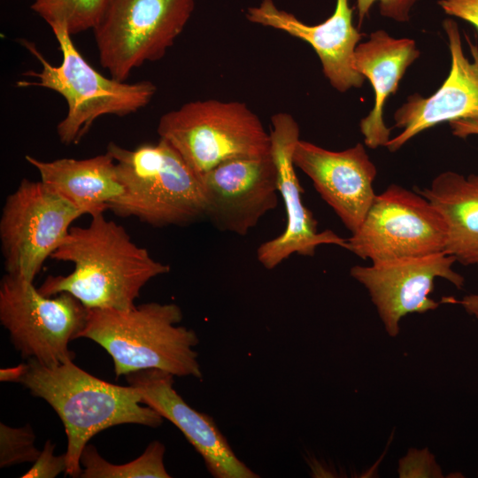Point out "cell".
I'll return each mask as SVG.
<instances>
[{
    "instance_id": "8",
    "label": "cell",
    "mask_w": 478,
    "mask_h": 478,
    "mask_svg": "<svg viewBox=\"0 0 478 478\" xmlns=\"http://www.w3.org/2000/svg\"><path fill=\"white\" fill-rule=\"evenodd\" d=\"M87 313L70 293L46 297L33 281L7 273L0 281V322L24 358L46 366L73 361L69 343L82 329Z\"/></svg>"
},
{
    "instance_id": "29",
    "label": "cell",
    "mask_w": 478,
    "mask_h": 478,
    "mask_svg": "<svg viewBox=\"0 0 478 478\" xmlns=\"http://www.w3.org/2000/svg\"><path fill=\"white\" fill-rule=\"evenodd\" d=\"M443 303L459 305L469 314L478 320V293L464 296L461 299L452 297H443Z\"/></svg>"
},
{
    "instance_id": "2",
    "label": "cell",
    "mask_w": 478,
    "mask_h": 478,
    "mask_svg": "<svg viewBox=\"0 0 478 478\" xmlns=\"http://www.w3.org/2000/svg\"><path fill=\"white\" fill-rule=\"evenodd\" d=\"M19 383L45 400L62 420L67 437L66 474L71 477H80L81 452L102 430L121 424L157 428L163 423L157 411L143 405L135 387L98 379L73 361L46 366L30 358Z\"/></svg>"
},
{
    "instance_id": "11",
    "label": "cell",
    "mask_w": 478,
    "mask_h": 478,
    "mask_svg": "<svg viewBox=\"0 0 478 478\" xmlns=\"http://www.w3.org/2000/svg\"><path fill=\"white\" fill-rule=\"evenodd\" d=\"M453 256L444 251L414 258L354 266L351 276L368 291L387 334L396 337L399 322L409 313L436 310L439 303L429 297L435 280L443 278L462 289L464 277L453 270Z\"/></svg>"
},
{
    "instance_id": "10",
    "label": "cell",
    "mask_w": 478,
    "mask_h": 478,
    "mask_svg": "<svg viewBox=\"0 0 478 478\" xmlns=\"http://www.w3.org/2000/svg\"><path fill=\"white\" fill-rule=\"evenodd\" d=\"M447 228L436 207L416 190L389 185L376 195L346 250L372 263L444 251Z\"/></svg>"
},
{
    "instance_id": "13",
    "label": "cell",
    "mask_w": 478,
    "mask_h": 478,
    "mask_svg": "<svg viewBox=\"0 0 478 478\" xmlns=\"http://www.w3.org/2000/svg\"><path fill=\"white\" fill-rule=\"evenodd\" d=\"M205 219L222 232L245 235L278 204L271 153L223 162L200 175Z\"/></svg>"
},
{
    "instance_id": "7",
    "label": "cell",
    "mask_w": 478,
    "mask_h": 478,
    "mask_svg": "<svg viewBox=\"0 0 478 478\" xmlns=\"http://www.w3.org/2000/svg\"><path fill=\"white\" fill-rule=\"evenodd\" d=\"M195 0H109L93 28L101 66L125 81L164 57L188 23Z\"/></svg>"
},
{
    "instance_id": "26",
    "label": "cell",
    "mask_w": 478,
    "mask_h": 478,
    "mask_svg": "<svg viewBox=\"0 0 478 478\" xmlns=\"http://www.w3.org/2000/svg\"><path fill=\"white\" fill-rule=\"evenodd\" d=\"M398 473L400 477L443 476L433 455L427 449L414 450V452L411 450V452L400 459Z\"/></svg>"
},
{
    "instance_id": "5",
    "label": "cell",
    "mask_w": 478,
    "mask_h": 478,
    "mask_svg": "<svg viewBox=\"0 0 478 478\" xmlns=\"http://www.w3.org/2000/svg\"><path fill=\"white\" fill-rule=\"evenodd\" d=\"M50 27L62 53L61 64L51 65L34 42L20 39V44L41 63L42 69L24 73V76L35 81H20L17 86L48 89L65 98L67 113L57 126L62 143L78 144L101 116H127L151 101L157 91L153 82L128 83L104 76L83 58L66 28Z\"/></svg>"
},
{
    "instance_id": "24",
    "label": "cell",
    "mask_w": 478,
    "mask_h": 478,
    "mask_svg": "<svg viewBox=\"0 0 478 478\" xmlns=\"http://www.w3.org/2000/svg\"><path fill=\"white\" fill-rule=\"evenodd\" d=\"M419 0H357L358 28H360L364 19L368 17L371 7L378 3L379 11L382 17L397 22H407L410 12Z\"/></svg>"
},
{
    "instance_id": "18",
    "label": "cell",
    "mask_w": 478,
    "mask_h": 478,
    "mask_svg": "<svg viewBox=\"0 0 478 478\" xmlns=\"http://www.w3.org/2000/svg\"><path fill=\"white\" fill-rule=\"evenodd\" d=\"M420 54L414 40L397 39L384 30L372 32L366 42L357 45L354 68L369 80L374 93V107L359 123L368 148L386 147L390 140V128L383 120L385 103L397 92L407 68Z\"/></svg>"
},
{
    "instance_id": "22",
    "label": "cell",
    "mask_w": 478,
    "mask_h": 478,
    "mask_svg": "<svg viewBox=\"0 0 478 478\" xmlns=\"http://www.w3.org/2000/svg\"><path fill=\"white\" fill-rule=\"evenodd\" d=\"M109 0H33L31 8L50 27L59 26L73 35L92 29Z\"/></svg>"
},
{
    "instance_id": "9",
    "label": "cell",
    "mask_w": 478,
    "mask_h": 478,
    "mask_svg": "<svg viewBox=\"0 0 478 478\" xmlns=\"http://www.w3.org/2000/svg\"><path fill=\"white\" fill-rule=\"evenodd\" d=\"M85 212L42 181L23 179L4 202L0 242L5 272L33 281Z\"/></svg>"
},
{
    "instance_id": "30",
    "label": "cell",
    "mask_w": 478,
    "mask_h": 478,
    "mask_svg": "<svg viewBox=\"0 0 478 478\" xmlns=\"http://www.w3.org/2000/svg\"><path fill=\"white\" fill-rule=\"evenodd\" d=\"M27 369V364H19L16 366L0 369V381L10 382H20L21 378Z\"/></svg>"
},
{
    "instance_id": "19",
    "label": "cell",
    "mask_w": 478,
    "mask_h": 478,
    "mask_svg": "<svg viewBox=\"0 0 478 478\" xmlns=\"http://www.w3.org/2000/svg\"><path fill=\"white\" fill-rule=\"evenodd\" d=\"M46 186L90 216L104 212L124 194L113 157L106 151L92 158L44 161L27 155Z\"/></svg>"
},
{
    "instance_id": "12",
    "label": "cell",
    "mask_w": 478,
    "mask_h": 478,
    "mask_svg": "<svg viewBox=\"0 0 478 478\" xmlns=\"http://www.w3.org/2000/svg\"><path fill=\"white\" fill-rule=\"evenodd\" d=\"M271 156L277 171L278 192L285 207L286 226L281 234L257 249V259L267 270L274 269L293 254L313 256L322 244L347 248V238L332 230H318L317 220L303 202L304 189L293 161L300 139L297 122L290 114L279 112L271 117Z\"/></svg>"
},
{
    "instance_id": "3",
    "label": "cell",
    "mask_w": 478,
    "mask_h": 478,
    "mask_svg": "<svg viewBox=\"0 0 478 478\" xmlns=\"http://www.w3.org/2000/svg\"><path fill=\"white\" fill-rule=\"evenodd\" d=\"M182 311L173 303L149 302L127 310L88 309L78 338H89L112 357L116 377L160 369L173 376L202 378L194 348L197 333L180 326Z\"/></svg>"
},
{
    "instance_id": "16",
    "label": "cell",
    "mask_w": 478,
    "mask_h": 478,
    "mask_svg": "<svg viewBox=\"0 0 478 478\" xmlns=\"http://www.w3.org/2000/svg\"><path fill=\"white\" fill-rule=\"evenodd\" d=\"M143 403L171 421L201 455L215 478H258L241 461L213 420L189 406L173 388V375L160 369H145L126 375Z\"/></svg>"
},
{
    "instance_id": "21",
    "label": "cell",
    "mask_w": 478,
    "mask_h": 478,
    "mask_svg": "<svg viewBox=\"0 0 478 478\" xmlns=\"http://www.w3.org/2000/svg\"><path fill=\"white\" fill-rule=\"evenodd\" d=\"M165 445L151 442L137 459L120 465L108 462L96 448L87 444L80 457L82 478H169L164 465Z\"/></svg>"
},
{
    "instance_id": "20",
    "label": "cell",
    "mask_w": 478,
    "mask_h": 478,
    "mask_svg": "<svg viewBox=\"0 0 478 478\" xmlns=\"http://www.w3.org/2000/svg\"><path fill=\"white\" fill-rule=\"evenodd\" d=\"M432 203L444 219V252L456 262L478 267V173L465 176L446 171L429 187L415 189Z\"/></svg>"
},
{
    "instance_id": "1",
    "label": "cell",
    "mask_w": 478,
    "mask_h": 478,
    "mask_svg": "<svg viewBox=\"0 0 478 478\" xmlns=\"http://www.w3.org/2000/svg\"><path fill=\"white\" fill-rule=\"evenodd\" d=\"M104 212L90 216L86 227H71L50 258L71 262L67 275H49L38 289L46 297L67 292L88 309L133 308L141 289L151 279L170 272L134 243L127 230Z\"/></svg>"
},
{
    "instance_id": "17",
    "label": "cell",
    "mask_w": 478,
    "mask_h": 478,
    "mask_svg": "<svg viewBox=\"0 0 478 478\" xmlns=\"http://www.w3.org/2000/svg\"><path fill=\"white\" fill-rule=\"evenodd\" d=\"M352 13L349 0H336L333 14L312 26L279 9L273 0H262L258 6L247 10L246 18L252 23L283 31L309 43L332 87L345 92L361 88L366 79L353 65L355 49L364 35L354 27Z\"/></svg>"
},
{
    "instance_id": "28",
    "label": "cell",
    "mask_w": 478,
    "mask_h": 478,
    "mask_svg": "<svg viewBox=\"0 0 478 478\" xmlns=\"http://www.w3.org/2000/svg\"><path fill=\"white\" fill-rule=\"evenodd\" d=\"M453 135L465 139L469 135H478V120H459L449 123Z\"/></svg>"
},
{
    "instance_id": "14",
    "label": "cell",
    "mask_w": 478,
    "mask_h": 478,
    "mask_svg": "<svg viewBox=\"0 0 478 478\" xmlns=\"http://www.w3.org/2000/svg\"><path fill=\"white\" fill-rule=\"evenodd\" d=\"M451 54V69L442 86L429 96L412 94L394 113V126L401 133L386 148L395 152L413 136L443 122L478 120V45L465 34L471 56L466 58L458 23L443 21Z\"/></svg>"
},
{
    "instance_id": "4",
    "label": "cell",
    "mask_w": 478,
    "mask_h": 478,
    "mask_svg": "<svg viewBox=\"0 0 478 478\" xmlns=\"http://www.w3.org/2000/svg\"><path fill=\"white\" fill-rule=\"evenodd\" d=\"M124 194L110 206L121 217H135L156 227L188 226L205 219L200 175L165 140L134 150L109 143Z\"/></svg>"
},
{
    "instance_id": "6",
    "label": "cell",
    "mask_w": 478,
    "mask_h": 478,
    "mask_svg": "<svg viewBox=\"0 0 478 478\" xmlns=\"http://www.w3.org/2000/svg\"><path fill=\"white\" fill-rule=\"evenodd\" d=\"M157 132L199 175L231 159L271 153L270 134L241 102L184 104L160 117Z\"/></svg>"
},
{
    "instance_id": "27",
    "label": "cell",
    "mask_w": 478,
    "mask_h": 478,
    "mask_svg": "<svg viewBox=\"0 0 478 478\" xmlns=\"http://www.w3.org/2000/svg\"><path fill=\"white\" fill-rule=\"evenodd\" d=\"M437 4L445 14L470 23L478 31V0H438Z\"/></svg>"
},
{
    "instance_id": "25",
    "label": "cell",
    "mask_w": 478,
    "mask_h": 478,
    "mask_svg": "<svg viewBox=\"0 0 478 478\" xmlns=\"http://www.w3.org/2000/svg\"><path fill=\"white\" fill-rule=\"evenodd\" d=\"M55 444L50 440L46 441L42 451L32 467L21 475L22 478H54L67 467L66 455L56 456Z\"/></svg>"
},
{
    "instance_id": "23",
    "label": "cell",
    "mask_w": 478,
    "mask_h": 478,
    "mask_svg": "<svg viewBox=\"0 0 478 478\" xmlns=\"http://www.w3.org/2000/svg\"><path fill=\"white\" fill-rule=\"evenodd\" d=\"M35 436L30 425L12 428L0 424V466L35 462L41 451L35 445Z\"/></svg>"
},
{
    "instance_id": "15",
    "label": "cell",
    "mask_w": 478,
    "mask_h": 478,
    "mask_svg": "<svg viewBox=\"0 0 478 478\" xmlns=\"http://www.w3.org/2000/svg\"><path fill=\"white\" fill-rule=\"evenodd\" d=\"M293 161L351 234L363 222L376 196V167L363 144L334 151L299 139Z\"/></svg>"
}]
</instances>
